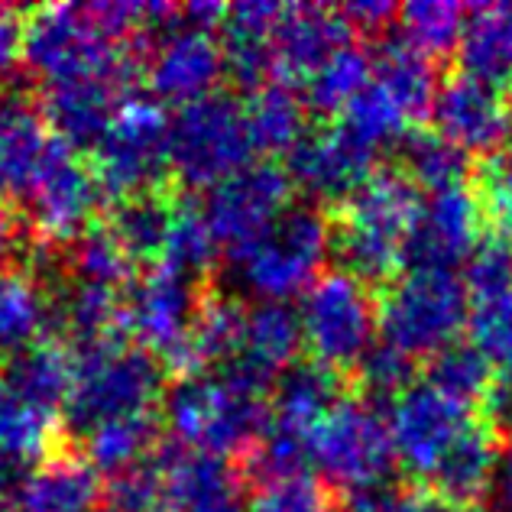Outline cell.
I'll return each instance as SVG.
<instances>
[{
  "instance_id": "16",
  "label": "cell",
  "mask_w": 512,
  "mask_h": 512,
  "mask_svg": "<svg viewBox=\"0 0 512 512\" xmlns=\"http://www.w3.org/2000/svg\"><path fill=\"white\" fill-rule=\"evenodd\" d=\"M224 78L221 46L208 30L175 20L166 33L150 39L146 52V88L159 104H195L214 94Z\"/></svg>"
},
{
  "instance_id": "44",
  "label": "cell",
  "mask_w": 512,
  "mask_h": 512,
  "mask_svg": "<svg viewBox=\"0 0 512 512\" xmlns=\"http://www.w3.org/2000/svg\"><path fill=\"white\" fill-rule=\"evenodd\" d=\"M474 198L483 231L512 240V140L480 159L474 172Z\"/></svg>"
},
{
  "instance_id": "4",
  "label": "cell",
  "mask_w": 512,
  "mask_h": 512,
  "mask_svg": "<svg viewBox=\"0 0 512 512\" xmlns=\"http://www.w3.org/2000/svg\"><path fill=\"white\" fill-rule=\"evenodd\" d=\"M331 253V221L315 205H289L276 224L231 256L240 292L256 302H289L318 279Z\"/></svg>"
},
{
  "instance_id": "36",
  "label": "cell",
  "mask_w": 512,
  "mask_h": 512,
  "mask_svg": "<svg viewBox=\"0 0 512 512\" xmlns=\"http://www.w3.org/2000/svg\"><path fill=\"white\" fill-rule=\"evenodd\" d=\"M159 448V419L156 415H133L117 419L85 435V461L101 474H124L133 464L146 461Z\"/></svg>"
},
{
  "instance_id": "28",
  "label": "cell",
  "mask_w": 512,
  "mask_h": 512,
  "mask_svg": "<svg viewBox=\"0 0 512 512\" xmlns=\"http://www.w3.org/2000/svg\"><path fill=\"white\" fill-rule=\"evenodd\" d=\"M344 399L341 373L318 360H295L269 386V415L286 425L315 431V425Z\"/></svg>"
},
{
  "instance_id": "1",
  "label": "cell",
  "mask_w": 512,
  "mask_h": 512,
  "mask_svg": "<svg viewBox=\"0 0 512 512\" xmlns=\"http://www.w3.org/2000/svg\"><path fill=\"white\" fill-rule=\"evenodd\" d=\"M175 444L231 461L250 454L269 425V386L237 370H188L163 396Z\"/></svg>"
},
{
  "instance_id": "12",
  "label": "cell",
  "mask_w": 512,
  "mask_h": 512,
  "mask_svg": "<svg viewBox=\"0 0 512 512\" xmlns=\"http://www.w3.org/2000/svg\"><path fill=\"white\" fill-rule=\"evenodd\" d=\"M289 205L292 182L286 169H279L276 163H250L231 179L208 188L201 218L231 260L256 244Z\"/></svg>"
},
{
  "instance_id": "7",
  "label": "cell",
  "mask_w": 512,
  "mask_h": 512,
  "mask_svg": "<svg viewBox=\"0 0 512 512\" xmlns=\"http://www.w3.org/2000/svg\"><path fill=\"white\" fill-rule=\"evenodd\" d=\"M470 295L461 273H406L389 282L376 325L383 341L399 347L409 357H435L438 350L454 344L467 328Z\"/></svg>"
},
{
  "instance_id": "48",
  "label": "cell",
  "mask_w": 512,
  "mask_h": 512,
  "mask_svg": "<svg viewBox=\"0 0 512 512\" xmlns=\"http://www.w3.org/2000/svg\"><path fill=\"white\" fill-rule=\"evenodd\" d=\"M247 506L250 512H341L338 503L328 496L325 483L312 474L266 480L256 487Z\"/></svg>"
},
{
  "instance_id": "32",
  "label": "cell",
  "mask_w": 512,
  "mask_h": 512,
  "mask_svg": "<svg viewBox=\"0 0 512 512\" xmlns=\"http://www.w3.org/2000/svg\"><path fill=\"white\" fill-rule=\"evenodd\" d=\"M175 208H179V198L159 192V188L120 198L107 221V234L130 256V263H159Z\"/></svg>"
},
{
  "instance_id": "5",
  "label": "cell",
  "mask_w": 512,
  "mask_h": 512,
  "mask_svg": "<svg viewBox=\"0 0 512 512\" xmlns=\"http://www.w3.org/2000/svg\"><path fill=\"white\" fill-rule=\"evenodd\" d=\"M20 56L46 85L82 82V78H124L130 82L133 62L120 43L107 36L88 7H43L26 17Z\"/></svg>"
},
{
  "instance_id": "43",
  "label": "cell",
  "mask_w": 512,
  "mask_h": 512,
  "mask_svg": "<svg viewBox=\"0 0 512 512\" xmlns=\"http://www.w3.org/2000/svg\"><path fill=\"white\" fill-rule=\"evenodd\" d=\"M69 276L124 292L133 279V263H130V256L120 250L117 240L107 234V227H88L82 237L72 240Z\"/></svg>"
},
{
  "instance_id": "55",
  "label": "cell",
  "mask_w": 512,
  "mask_h": 512,
  "mask_svg": "<svg viewBox=\"0 0 512 512\" xmlns=\"http://www.w3.org/2000/svg\"><path fill=\"white\" fill-rule=\"evenodd\" d=\"M17 221H13L10 208L4 205V198H0V266H4L7 256L17 250Z\"/></svg>"
},
{
  "instance_id": "25",
  "label": "cell",
  "mask_w": 512,
  "mask_h": 512,
  "mask_svg": "<svg viewBox=\"0 0 512 512\" xmlns=\"http://www.w3.org/2000/svg\"><path fill=\"white\" fill-rule=\"evenodd\" d=\"M56 143L39 107L23 98H0V195L23 201L39 166Z\"/></svg>"
},
{
  "instance_id": "51",
  "label": "cell",
  "mask_w": 512,
  "mask_h": 512,
  "mask_svg": "<svg viewBox=\"0 0 512 512\" xmlns=\"http://www.w3.org/2000/svg\"><path fill=\"white\" fill-rule=\"evenodd\" d=\"M338 10L354 33H383L399 17V7L386 4V0H357V4H344Z\"/></svg>"
},
{
  "instance_id": "49",
  "label": "cell",
  "mask_w": 512,
  "mask_h": 512,
  "mask_svg": "<svg viewBox=\"0 0 512 512\" xmlns=\"http://www.w3.org/2000/svg\"><path fill=\"white\" fill-rule=\"evenodd\" d=\"M107 503H111V512H159V503H163V474H159L156 451L111 480Z\"/></svg>"
},
{
  "instance_id": "29",
  "label": "cell",
  "mask_w": 512,
  "mask_h": 512,
  "mask_svg": "<svg viewBox=\"0 0 512 512\" xmlns=\"http://www.w3.org/2000/svg\"><path fill=\"white\" fill-rule=\"evenodd\" d=\"M373 78V85L383 88L396 101L409 124L431 114V104H435L438 94L435 65L419 49H412L399 33L380 39V49L373 56Z\"/></svg>"
},
{
  "instance_id": "3",
  "label": "cell",
  "mask_w": 512,
  "mask_h": 512,
  "mask_svg": "<svg viewBox=\"0 0 512 512\" xmlns=\"http://www.w3.org/2000/svg\"><path fill=\"white\" fill-rule=\"evenodd\" d=\"M422 208V192L399 169H376L354 198L344 201L338 224H331V253L341 273L380 286L399 269L402 240Z\"/></svg>"
},
{
  "instance_id": "53",
  "label": "cell",
  "mask_w": 512,
  "mask_h": 512,
  "mask_svg": "<svg viewBox=\"0 0 512 512\" xmlns=\"http://www.w3.org/2000/svg\"><path fill=\"white\" fill-rule=\"evenodd\" d=\"M490 496L500 512H512V438L496 454L493 480H490Z\"/></svg>"
},
{
  "instance_id": "6",
  "label": "cell",
  "mask_w": 512,
  "mask_h": 512,
  "mask_svg": "<svg viewBox=\"0 0 512 512\" xmlns=\"http://www.w3.org/2000/svg\"><path fill=\"white\" fill-rule=\"evenodd\" d=\"M244 104L214 91L169 117V175L185 188H214L253 163Z\"/></svg>"
},
{
  "instance_id": "26",
  "label": "cell",
  "mask_w": 512,
  "mask_h": 512,
  "mask_svg": "<svg viewBox=\"0 0 512 512\" xmlns=\"http://www.w3.org/2000/svg\"><path fill=\"white\" fill-rule=\"evenodd\" d=\"M496 454H500L496 435L474 419L464 435L448 448V454L441 457L435 474L428 477V493L454 509L474 506L483 493H490Z\"/></svg>"
},
{
  "instance_id": "15",
  "label": "cell",
  "mask_w": 512,
  "mask_h": 512,
  "mask_svg": "<svg viewBox=\"0 0 512 512\" xmlns=\"http://www.w3.org/2000/svg\"><path fill=\"white\" fill-rule=\"evenodd\" d=\"M480 237V205L467 185L425 195L415 224L402 240L399 269L406 273H461Z\"/></svg>"
},
{
  "instance_id": "18",
  "label": "cell",
  "mask_w": 512,
  "mask_h": 512,
  "mask_svg": "<svg viewBox=\"0 0 512 512\" xmlns=\"http://www.w3.org/2000/svg\"><path fill=\"white\" fill-rule=\"evenodd\" d=\"M156 464L163 474L159 512H250L231 461L182 444H159Z\"/></svg>"
},
{
  "instance_id": "46",
  "label": "cell",
  "mask_w": 512,
  "mask_h": 512,
  "mask_svg": "<svg viewBox=\"0 0 512 512\" xmlns=\"http://www.w3.org/2000/svg\"><path fill=\"white\" fill-rule=\"evenodd\" d=\"M357 383L363 399L370 402H393L396 396L415 386V357L402 354L393 344H373L357 363Z\"/></svg>"
},
{
  "instance_id": "54",
  "label": "cell",
  "mask_w": 512,
  "mask_h": 512,
  "mask_svg": "<svg viewBox=\"0 0 512 512\" xmlns=\"http://www.w3.org/2000/svg\"><path fill=\"white\" fill-rule=\"evenodd\" d=\"M393 512H467V509H454L431 493H402Z\"/></svg>"
},
{
  "instance_id": "41",
  "label": "cell",
  "mask_w": 512,
  "mask_h": 512,
  "mask_svg": "<svg viewBox=\"0 0 512 512\" xmlns=\"http://www.w3.org/2000/svg\"><path fill=\"white\" fill-rule=\"evenodd\" d=\"M218 253H221V247H218V240H214V234L208 231L205 218H201V208L185 205L179 198V208H175L163 256H159L156 266H166L172 273L198 282L201 276H208L214 269Z\"/></svg>"
},
{
  "instance_id": "35",
  "label": "cell",
  "mask_w": 512,
  "mask_h": 512,
  "mask_svg": "<svg viewBox=\"0 0 512 512\" xmlns=\"http://www.w3.org/2000/svg\"><path fill=\"white\" fill-rule=\"evenodd\" d=\"M396 169L425 195L461 188L470 175V156L435 130H409L396 146Z\"/></svg>"
},
{
  "instance_id": "8",
  "label": "cell",
  "mask_w": 512,
  "mask_h": 512,
  "mask_svg": "<svg viewBox=\"0 0 512 512\" xmlns=\"http://www.w3.org/2000/svg\"><path fill=\"white\" fill-rule=\"evenodd\" d=\"M312 467L344 493L386 483L396 467L389 425L376 402L344 396L312 431Z\"/></svg>"
},
{
  "instance_id": "17",
  "label": "cell",
  "mask_w": 512,
  "mask_h": 512,
  "mask_svg": "<svg viewBox=\"0 0 512 512\" xmlns=\"http://www.w3.org/2000/svg\"><path fill=\"white\" fill-rule=\"evenodd\" d=\"M289 182L325 205H344L376 175V153L347 137L341 127L315 130L289 153Z\"/></svg>"
},
{
  "instance_id": "50",
  "label": "cell",
  "mask_w": 512,
  "mask_h": 512,
  "mask_svg": "<svg viewBox=\"0 0 512 512\" xmlns=\"http://www.w3.org/2000/svg\"><path fill=\"white\" fill-rule=\"evenodd\" d=\"M483 412H487V425L493 435L512 438V367L493 373V383L483 396Z\"/></svg>"
},
{
  "instance_id": "27",
  "label": "cell",
  "mask_w": 512,
  "mask_h": 512,
  "mask_svg": "<svg viewBox=\"0 0 512 512\" xmlns=\"http://www.w3.org/2000/svg\"><path fill=\"white\" fill-rule=\"evenodd\" d=\"M457 59L461 75L480 85H512V4H480L470 10Z\"/></svg>"
},
{
  "instance_id": "22",
  "label": "cell",
  "mask_w": 512,
  "mask_h": 512,
  "mask_svg": "<svg viewBox=\"0 0 512 512\" xmlns=\"http://www.w3.org/2000/svg\"><path fill=\"white\" fill-rule=\"evenodd\" d=\"M302 321L299 308L289 302H253L244 308V331L240 350L227 370H237L250 380L273 386V380L299 360L302 350Z\"/></svg>"
},
{
  "instance_id": "34",
  "label": "cell",
  "mask_w": 512,
  "mask_h": 512,
  "mask_svg": "<svg viewBox=\"0 0 512 512\" xmlns=\"http://www.w3.org/2000/svg\"><path fill=\"white\" fill-rule=\"evenodd\" d=\"M49 325L52 305L39 282L20 269H0V357L7 360L46 341L43 334Z\"/></svg>"
},
{
  "instance_id": "11",
  "label": "cell",
  "mask_w": 512,
  "mask_h": 512,
  "mask_svg": "<svg viewBox=\"0 0 512 512\" xmlns=\"http://www.w3.org/2000/svg\"><path fill=\"white\" fill-rule=\"evenodd\" d=\"M302 344L331 370H354L376 344V305L363 282L347 273L318 276L302 295Z\"/></svg>"
},
{
  "instance_id": "40",
  "label": "cell",
  "mask_w": 512,
  "mask_h": 512,
  "mask_svg": "<svg viewBox=\"0 0 512 512\" xmlns=\"http://www.w3.org/2000/svg\"><path fill=\"white\" fill-rule=\"evenodd\" d=\"M338 127L347 133V137H354L360 146L380 153V150H386V146H393L396 150L399 140L409 133V120L383 88H376L370 82L341 111Z\"/></svg>"
},
{
  "instance_id": "42",
  "label": "cell",
  "mask_w": 512,
  "mask_h": 512,
  "mask_svg": "<svg viewBox=\"0 0 512 512\" xmlns=\"http://www.w3.org/2000/svg\"><path fill=\"white\" fill-rule=\"evenodd\" d=\"M425 383L438 389L441 396L470 409L474 402H483V396H487L493 383V367L467 341H454L438 350L435 357H428Z\"/></svg>"
},
{
  "instance_id": "52",
  "label": "cell",
  "mask_w": 512,
  "mask_h": 512,
  "mask_svg": "<svg viewBox=\"0 0 512 512\" xmlns=\"http://www.w3.org/2000/svg\"><path fill=\"white\" fill-rule=\"evenodd\" d=\"M20 36L23 26L17 23V10L0 7V82L13 72V65L20 59Z\"/></svg>"
},
{
  "instance_id": "33",
  "label": "cell",
  "mask_w": 512,
  "mask_h": 512,
  "mask_svg": "<svg viewBox=\"0 0 512 512\" xmlns=\"http://www.w3.org/2000/svg\"><path fill=\"white\" fill-rule=\"evenodd\" d=\"M244 117L253 150L263 156H289L295 143L308 133V111L302 94L279 82H266L260 91H253L250 104H244Z\"/></svg>"
},
{
  "instance_id": "38",
  "label": "cell",
  "mask_w": 512,
  "mask_h": 512,
  "mask_svg": "<svg viewBox=\"0 0 512 512\" xmlns=\"http://www.w3.org/2000/svg\"><path fill=\"white\" fill-rule=\"evenodd\" d=\"M59 415L33 406L0 386V461L33 464L49 451Z\"/></svg>"
},
{
  "instance_id": "23",
  "label": "cell",
  "mask_w": 512,
  "mask_h": 512,
  "mask_svg": "<svg viewBox=\"0 0 512 512\" xmlns=\"http://www.w3.org/2000/svg\"><path fill=\"white\" fill-rule=\"evenodd\" d=\"M279 10V4L266 0H240L224 10L218 26L224 75L250 94L266 85V75H273V26Z\"/></svg>"
},
{
  "instance_id": "14",
  "label": "cell",
  "mask_w": 512,
  "mask_h": 512,
  "mask_svg": "<svg viewBox=\"0 0 512 512\" xmlns=\"http://www.w3.org/2000/svg\"><path fill=\"white\" fill-rule=\"evenodd\" d=\"M474 422L467 406L441 396L428 383H415L389 402V441H393L396 464L412 480L428 483L448 448Z\"/></svg>"
},
{
  "instance_id": "45",
  "label": "cell",
  "mask_w": 512,
  "mask_h": 512,
  "mask_svg": "<svg viewBox=\"0 0 512 512\" xmlns=\"http://www.w3.org/2000/svg\"><path fill=\"white\" fill-rule=\"evenodd\" d=\"M467 344L490 367H512V289L474 299L467 312Z\"/></svg>"
},
{
  "instance_id": "10",
  "label": "cell",
  "mask_w": 512,
  "mask_h": 512,
  "mask_svg": "<svg viewBox=\"0 0 512 512\" xmlns=\"http://www.w3.org/2000/svg\"><path fill=\"white\" fill-rule=\"evenodd\" d=\"M91 156L104 198L156 192L169 175V114L163 104L130 94Z\"/></svg>"
},
{
  "instance_id": "31",
  "label": "cell",
  "mask_w": 512,
  "mask_h": 512,
  "mask_svg": "<svg viewBox=\"0 0 512 512\" xmlns=\"http://www.w3.org/2000/svg\"><path fill=\"white\" fill-rule=\"evenodd\" d=\"M69 383L72 357L56 341H39L0 363V386L52 415H62Z\"/></svg>"
},
{
  "instance_id": "37",
  "label": "cell",
  "mask_w": 512,
  "mask_h": 512,
  "mask_svg": "<svg viewBox=\"0 0 512 512\" xmlns=\"http://www.w3.org/2000/svg\"><path fill=\"white\" fill-rule=\"evenodd\" d=\"M373 56L357 46H344L321 65V69L302 85V101L308 114L341 117V111L370 85Z\"/></svg>"
},
{
  "instance_id": "13",
  "label": "cell",
  "mask_w": 512,
  "mask_h": 512,
  "mask_svg": "<svg viewBox=\"0 0 512 512\" xmlns=\"http://www.w3.org/2000/svg\"><path fill=\"white\" fill-rule=\"evenodd\" d=\"M101 201L104 192L91 163L56 137L20 205L46 240H75L91 227Z\"/></svg>"
},
{
  "instance_id": "9",
  "label": "cell",
  "mask_w": 512,
  "mask_h": 512,
  "mask_svg": "<svg viewBox=\"0 0 512 512\" xmlns=\"http://www.w3.org/2000/svg\"><path fill=\"white\" fill-rule=\"evenodd\" d=\"M198 282L172 273L166 266L146 269L143 276H133L120 302V328L133 344L153 354L159 363L172 370H192V331L201 308Z\"/></svg>"
},
{
  "instance_id": "39",
  "label": "cell",
  "mask_w": 512,
  "mask_h": 512,
  "mask_svg": "<svg viewBox=\"0 0 512 512\" xmlns=\"http://www.w3.org/2000/svg\"><path fill=\"white\" fill-rule=\"evenodd\" d=\"M399 36L425 59H441L457 49L467 10L454 0H412L399 10Z\"/></svg>"
},
{
  "instance_id": "20",
  "label": "cell",
  "mask_w": 512,
  "mask_h": 512,
  "mask_svg": "<svg viewBox=\"0 0 512 512\" xmlns=\"http://www.w3.org/2000/svg\"><path fill=\"white\" fill-rule=\"evenodd\" d=\"M354 30L338 7L292 4L273 26V75L279 85L302 88L334 52L350 46Z\"/></svg>"
},
{
  "instance_id": "56",
  "label": "cell",
  "mask_w": 512,
  "mask_h": 512,
  "mask_svg": "<svg viewBox=\"0 0 512 512\" xmlns=\"http://www.w3.org/2000/svg\"><path fill=\"white\" fill-rule=\"evenodd\" d=\"M0 512H7V509H4V506H0Z\"/></svg>"
},
{
  "instance_id": "19",
  "label": "cell",
  "mask_w": 512,
  "mask_h": 512,
  "mask_svg": "<svg viewBox=\"0 0 512 512\" xmlns=\"http://www.w3.org/2000/svg\"><path fill=\"white\" fill-rule=\"evenodd\" d=\"M435 133L454 143L461 153L487 156L509 143L512 114L500 91L480 85L467 75H454L438 85L435 104H431Z\"/></svg>"
},
{
  "instance_id": "2",
  "label": "cell",
  "mask_w": 512,
  "mask_h": 512,
  "mask_svg": "<svg viewBox=\"0 0 512 512\" xmlns=\"http://www.w3.org/2000/svg\"><path fill=\"white\" fill-rule=\"evenodd\" d=\"M166 367L124 338H104L75 347L72 383L62 419L75 438L133 415H156L166 396Z\"/></svg>"
},
{
  "instance_id": "21",
  "label": "cell",
  "mask_w": 512,
  "mask_h": 512,
  "mask_svg": "<svg viewBox=\"0 0 512 512\" xmlns=\"http://www.w3.org/2000/svg\"><path fill=\"white\" fill-rule=\"evenodd\" d=\"M127 98L130 82L124 78H82V82L46 85L39 114H43L46 127L75 153H94V146L101 143Z\"/></svg>"
},
{
  "instance_id": "24",
  "label": "cell",
  "mask_w": 512,
  "mask_h": 512,
  "mask_svg": "<svg viewBox=\"0 0 512 512\" xmlns=\"http://www.w3.org/2000/svg\"><path fill=\"white\" fill-rule=\"evenodd\" d=\"M98 500V470L82 454H59L26 470L7 512H94Z\"/></svg>"
},
{
  "instance_id": "57",
  "label": "cell",
  "mask_w": 512,
  "mask_h": 512,
  "mask_svg": "<svg viewBox=\"0 0 512 512\" xmlns=\"http://www.w3.org/2000/svg\"><path fill=\"white\" fill-rule=\"evenodd\" d=\"M509 114H512V107H509Z\"/></svg>"
},
{
  "instance_id": "47",
  "label": "cell",
  "mask_w": 512,
  "mask_h": 512,
  "mask_svg": "<svg viewBox=\"0 0 512 512\" xmlns=\"http://www.w3.org/2000/svg\"><path fill=\"white\" fill-rule=\"evenodd\" d=\"M461 282L470 299H487L512 289V240L483 231L480 244L461 266Z\"/></svg>"
},
{
  "instance_id": "30",
  "label": "cell",
  "mask_w": 512,
  "mask_h": 512,
  "mask_svg": "<svg viewBox=\"0 0 512 512\" xmlns=\"http://www.w3.org/2000/svg\"><path fill=\"white\" fill-rule=\"evenodd\" d=\"M120 302H124V292L65 273L56 295H49L52 325H59V331L75 347L114 338L120 328Z\"/></svg>"
}]
</instances>
